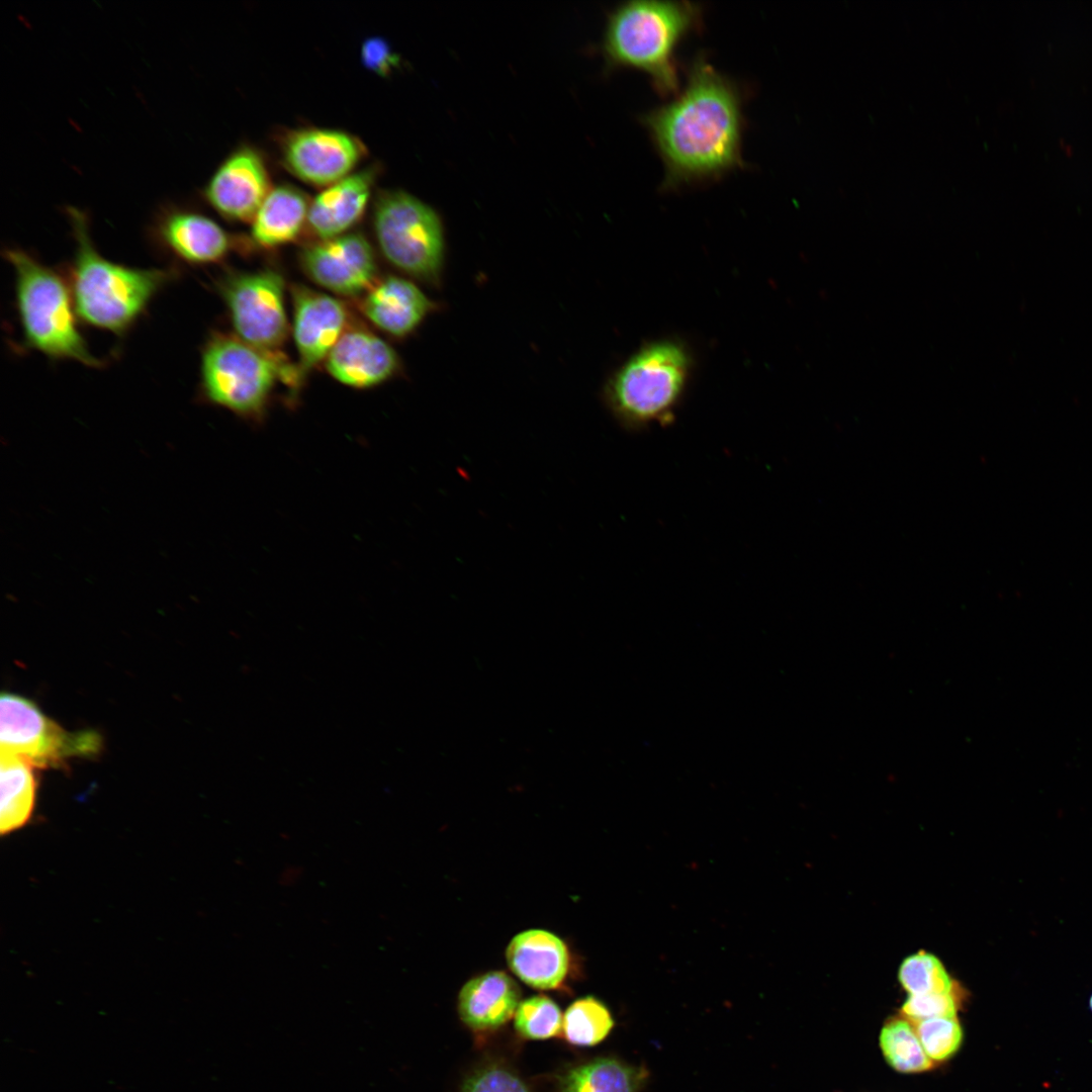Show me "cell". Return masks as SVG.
Instances as JSON below:
<instances>
[{
    "label": "cell",
    "mask_w": 1092,
    "mask_h": 1092,
    "mask_svg": "<svg viewBox=\"0 0 1092 1092\" xmlns=\"http://www.w3.org/2000/svg\"><path fill=\"white\" fill-rule=\"evenodd\" d=\"M664 167L663 190L720 178L742 167V96L703 56L677 96L641 117Z\"/></svg>",
    "instance_id": "cell-1"
},
{
    "label": "cell",
    "mask_w": 1092,
    "mask_h": 1092,
    "mask_svg": "<svg viewBox=\"0 0 1092 1092\" xmlns=\"http://www.w3.org/2000/svg\"><path fill=\"white\" fill-rule=\"evenodd\" d=\"M66 212L76 243L67 279L78 316L86 325L123 336L181 272L177 266L145 269L106 259L94 246L87 214L74 206Z\"/></svg>",
    "instance_id": "cell-2"
},
{
    "label": "cell",
    "mask_w": 1092,
    "mask_h": 1092,
    "mask_svg": "<svg viewBox=\"0 0 1092 1092\" xmlns=\"http://www.w3.org/2000/svg\"><path fill=\"white\" fill-rule=\"evenodd\" d=\"M702 8L688 1H629L609 16L604 52L614 66L648 75L662 96L679 89L676 51L701 23Z\"/></svg>",
    "instance_id": "cell-3"
},
{
    "label": "cell",
    "mask_w": 1092,
    "mask_h": 1092,
    "mask_svg": "<svg viewBox=\"0 0 1092 1092\" xmlns=\"http://www.w3.org/2000/svg\"><path fill=\"white\" fill-rule=\"evenodd\" d=\"M15 277V302L24 346L53 360H73L90 368L96 357L79 328L68 279L19 248L3 251Z\"/></svg>",
    "instance_id": "cell-4"
},
{
    "label": "cell",
    "mask_w": 1092,
    "mask_h": 1092,
    "mask_svg": "<svg viewBox=\"0 0 1092 1092\" xmlns=\"http://www.w3.org/2000/svg\"><path fill=\"white\" fill-rule=\"evenodd\" d=\"M691 364L679 342L647 344L610 375L603 387L604 402L626 429L665 426L684 395Z\"/></svg>",
    "instance_id": "cell-5"
},
{
    "label": "cell",
    "mask_w": 1092,
    "mask_h": 1092,
    "mask_svg": "<svg viewBox=\"0 0 1092 1092\" xmlns=\"http://www.w3.org/2000/svg\"><path fill=\"white\" fill-rule=\"evenodd\" d=\"M296 390V366L264 353L238 336L213 332L201 351L200 398L244 418H260L277 379Z\"/></svg>",
    "instance_id": "cell-6"
},
{
    "label": "cell",
    "mask_w": 1092,
    "mask_h": 1092,
    "mask_svg": "<svg viewBox=\"0 0 1092 1092\" xmlns=\"http://www.w3.org/2000/svg\"><path fill=\"white\" fill-rule=\"evenodd\" d=\"M373 225L391 265L427 286H443L447 243L434 208L405 191H382L375 199Z\"/></svg>",
    "instance_id": "cell-7"
},
{
    "label": "cell",
    "mask_w": 1092,
    "mask_h": 1092,
    "mask_svg": "<svg viewBox=\"0 0 1092 1092\" xmlns=\"http://www.w3.org/2000/svg\"><path fill=\"white\" fill-rule=\"evenodd\" d=\"M0 723L1 751L39 767L58 766L70 756H91L101 746L96 732H67L32 701L11 693L1 695Z\"/></svg>",
    "instance_id": "cell-8"
},
{
    "label": "cell",
    "mask_w": 1092,
    "mask_h": 1092,
    "mask_svg": "<svg viewBox=\"0 0 1092 1092\" xmlns=\"http://www.w3.org/2000/svg\"><path fill=\"white\" fill-rule=\"evenodd\" d=\"M233 327L254 348L285 358L280 349L288 334L284 280L275 271L231 274L219 282Z\"/></svg>",
    "instance_id": "cell-9"
},
{
    "label": "cell",
    "mask_w": 1092,
    "mask_h": 1092,
    "mask_svg": "<svg viewBox=\"0 0 1092 1092\" xmlns=\"http://www.w3.org/2000/svg\"><path fill=\"white\" fill-rule=\"evenodd\" d=\"M281 154L285 167L298 179L327 187L352 174L366 149L347 131L306 127L284 136Z\"/></svg>",
    "instance_id": "cell-10"
},
{
    "label": "cell",
    "mask_w": 1092,
    "mask_h": 1092,
    "mask_svg": "<svg viewBox=\"0 0 1092 1092\" xmlns=\"http://www.w3.org/2000/svg\"><path fill=\"white\" fill-rule=\"evenodd\" d=\"M150 237L162 253L188 265L220 262L234 247L232 236L217 222L177 204L164 205L157 211Z\"/></svg>",
    "instance_id": "cell-11"
},
{
    "label": "cell",
    "mask_w": 1092,
    "mask_h": 1092,
    "mask_svg": "<svg viewBox=\"0 0 1092 1092\" xmlns=\"http://www.w3.org/2000/svg\"><path fill=\"white\" fill-rule=\"evenodd\" d=\"M300 265L313 282L340 295L367 292L376 282L375 255L360 234H344L307 246L300 254Z\"/></svg>",
    "instance_id": "cell-12"
},
{
    "label": "cell",
    "mask_w": 1092,
    "mask_h": 1092,
    "mask_svg": "<svg viewBox=\"0 0 1092 1092\" xmlns=\"http://www.w3.org/2000/svg\"><path fill=\"white\" fill-rule=\"evenodd\" d=\"M271 189L261 155L250 147H240L219 164L202 195L224 218L252 221Z\"/></svg>",
    "instance_id": "cell-13"
},
{
    "label": "cell",
    "mask_w": 1092,
    "mask_h": 1092,
    "mask_svg": "<svg viewBox=\"0 0 1092 1092\" xmlns=\"http://www.w3.org/2000/svg\"><path fill=\"white\" fill-rule=\"evenodd\" d=\"M293 336L301 383L309 371L326 360L346 332L348 313L338 299L302 285L292 287Z\"/></svg>",
    "instance_id": "cell-14"
},
{
    "label": "cell",
    "mask_w": 1092,
    "mask_h": 1092,
    "mask_svg": "<svg viewBox=\"0 0 1092 1092\" xmlns=\"http://www.w3.org/2000/svg\"><path fill=\"white\" fill-rule=\"evenodd\" d=\"M400 367V359L389 344L362 330L346 331L326 359V368L335 379L356 388L386 381Z\"/></svg>",
    "instance_id": "cell-15"
},
{
    "label": "cell",
    "mask_w": 1092,
    "mask_h": 1092,
    "mask_svg": "<svg viewBox=\"0 0 1092 1092\" xmlns=\"http://www.w3.org/2000/svg\"><path fill=\"white\" fill-rule=\"evenodd\" d=\"M361 307L377 328L395 338H405L430 314L442 310L444 304L429 298L408 279L386 276L366 292Z\"/></svg>",
    "instance_id": "cell-16"
},
{
    "label": "cell",
    "mask_w": 1092,
    "mask_h": 1092,
    "mask_svg": "<svg viewBox=\"0 0 1092 1092\" xmlns=\"http://www.w3.org/2000/svg\"><path fill=\"white\" fill-rule=\"evenodd\" d=\"M506 960L511 971L532 988H558L568 973L569 953L564 941L544 929H529L512 938Z\"/></svg>",
    "instance_id": "cell-17"
},
{
    "label": "cell",
    "mask_w": 1092,
    "mask_h": 1092,
    "mask_svg": "<svg viewBox=\"0 0 1092 1092\" xmlns=\"http://www.w3.org/2000/svg\"><path fill=\"white\" fill-rule=\"evenodd\" d=\"M373 181V171L366 169L325 187L309 204L310 232L320 241L346 234L363 215Z\"/></svg>",
    "instance_id": "cell-18"
},
{
    "label": "cell",
    "mask_w": 1092,
    "mask_h": 1092,
    "mask_svg": "<svg viewBox=\"0 0 1092 1092\" xmlns=\"http://www.w3.org/2000/svg\"><path fill=\"white\" fill-rule=\"evenodd\" d=\"M521 990L506 973L491 971L466 982L458 996L462 1021L475 1030L496 1028L506 1023L519 1006Z\"/></svg>",
    "instance_id": "cell-19"
},
{
    "label": "cell",
    "mask_w": 1092,
    "mask_h": 1092,
    "mask_svg": "<svg viewBox=\"0 0 1092 1092\" xmlns=\"http://www.w3.org/2000/svg\"><path fill=\"white\" fill-rule=\"evenodd\" d=\"M310 202L290 185L272 188L252 220V237L264 248L294 241L307 223Z\"/></svg>",
    "instance_id": "cell-20"
},
{
    "label": "cell",
    "mask_w": 1092,
    "mask_h": 1092,
    "mask_svg": "<svg viewBox=\"0 0 1092 1092\" xmlns=\"http://www.w3.org/2000/svg\"><path fill=\"white\" fill-rule=\"evenodd\" d=\"M0 755V832L4 835L21 828L30 819L36 782L28 760L5 751Z\"/></svg>",
    "instance_id": "cell-21"
},
{
    "label": "cell",
    "mask_w": 1092,
    "mask_h": 1092,
    "mask_svg": "<svg viewBox=\"0 0 1092 1092\" xmlns=\"http://www.w3.org/2000/svg\"><path fill=\"white\" fill-rule=\"evenodd\" d=\"M647 1072L616 1059H597L571 1070L561 1092H638Z\"/></svg>",
    "instance_id": "cell-22"
},
{
    "label": "cell",
    "mask_w": 1092,
    "mask_h": 1092,
    "mask_svg": "<svg viewBox=\"0 0 1092 1092\" xmlns=\"http://www.w3.org/2000/svg\"><path fill=\"white\" fill-rule=\"evenodd\" d=\"M879 1040L885 1060L898 1072L921 1073L933 1066L914 1024L906 1018H894L885 1023Z\"/></svg>",
    "instance_id": "cell-23"
},
{
    "label": "cell",
    "mask_w": 1092,
    "mask_h": 1092,
    "mask_svg": "<svg viewBox=\"0 0 1092 1092\" xmlns=\"http://www.w3.org/2000/svg\"><path fill=\"white\" fill-rule=\"evenodd\" d=\"M613 1026L608 1008L592 996L574 1001L563 1016L565 1038L575 1045L589 1046L601 1042Z\"/></svg>",
    "instance_id": "cell-24"
},
{
    "label": "cell",
    "mask_w": 1092,
    "mask_h": 1092,
    "mask_svg": "<svg viewBox=\"0 0 1092 1092\" xmlns=\"http://www.w3.org/2000/svg\"><path fill=\"white\" fill-rule=\"evenodd\" d=\"M898 977L909 995L953 992V983L940 961L925 951L907 957L899 968Z\"/></svg>",
    "instance_id": "cell-25"
},
{
    "label": "cell",
    "mask_w": 1092,
    "mask_h": 1092,
    "mask_svg": "<svg viewBox=\"0 0 1092 1092\" xmlns=\"http://www.w3.org/2000/svg\"><path fill=\"white\" fill-rule=\"evenodd\" d=\"M563 1018L556 1003L546 996L522 1001L515 1013L517 1031L531 1039H545L560 1032Z\"/></svg>",
    "instance_id": "cell-26"
},
{
    "label": "cell",
    "mask_w": 1092,
    "mask_h": 1092,
    "mask_svg": "<svg viewBox=\"0 0 1092 1092\" xmlns=\"http://www.w3.org/2000/svg\"><path fill=\"white\" fill-rule=\"evenodd\" d=\"M913 1024L932 1062L948 1060L962 1044L964 1032L957 1016L929 1018Z\"/></svg>",
    "instance_id": "cell-27"
},
{
    "label": "cell",
    "mask_w": 1092,
    "mask_h": 1092,
    "mask_svg": "<svg viewBox=\"0 0 1092 1092\" xmlns=\"http://www.w3.org/2000/svg\"><path fill=\"white\" fill-rule=\"evenodd\" d=\"M901 1012L912 1023L935 1017L957 1016V1001L952 993L909 995Z\"/></svg>",
    "instance_id": "cell-28"
},
{
    "label": "cell",
    "mask_w": 1092,
    "mask_h": 1092,
    "mask_svg": "<svg viewBox=\"0 0 1092 1092\" xmlns=\"http://www.w3.org/2000/svg\"><path fill=\"white\" fill-rule=\"evenodd\" d=\"M462 1092H530L512 1072L489 1067L475 1072L466 1080Z\"/></svg>",
    "instance_id": "cell-29"
},
{
    "label": "cell",
    "mask_w": 1092,
    "mask_h": 1092,
    "mask_svg": "<svg viewBox=\"0 0 1092 1092\" xmlns=\"http://www.w3.org/2000/svg\"><path fill=\"white\" fill-rule=\"evenodd\" d=\"M363 65L379 76H387L399 63V57L380 36L365 39L361 47Z\"/></svg>",
    "instance_id": "cell-30"
},
{
    "label": "cell",
    "mask_w": 1092,
    "mask_h": 1092,
    "mask_svg": "<svg viewBox=\"0 0 1092 1092\" xmlns=\"http://www.w3.org/2000/svg\"><path fill=\"white\" fill-rule=\"evenodd\" d=\"M1088 1007H1089V1010L1092 1012V993H1091V995L1089 997V1000H1088Z\"/></svg>",
    "instance_id": "cell-31"
}]
</instances>
